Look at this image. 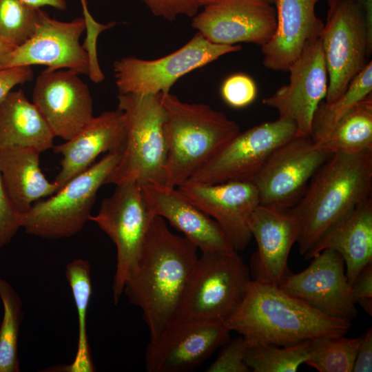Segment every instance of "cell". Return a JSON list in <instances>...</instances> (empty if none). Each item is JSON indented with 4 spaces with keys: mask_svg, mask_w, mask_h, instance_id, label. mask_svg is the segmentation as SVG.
I'll return each instance as SVG.
<instances>
[{
    "mask_svg": "<svg viewBox=\"0 0 372 372\" xmlns=\"http://www.w3.org/2000/svg\"><path fill=\"white\" fill-rule=\"evenodd\" d=\"M371 192L372 150L332 154L298 202L287 209L299 225L296 242L300 254L304 257Z\"/></svg>",
    "mask_w": 372,
    "mask_h": 372,
    "instance_id": "obj_3",
    "label": "cell"
},
{
    "mask_svg": "<svg viewBox=\"0 0 372 372\" xmlns=\"http://www.w3.org/2000/svg\"><path fill=\"white\" fill-rule=\"evenodd\" d=\"M276 25L274 6L262 0H219L203 7L192 21L208 41L227 45L251 43L262 47L272 39Z\"/></svg>",
    "mask_w": 372,
    "mask_h": 372,
    "instance_id": "obj_16",
    "label": "cell"
},
{
    "mask_svg": "<svg viewBox=\"0 0 372 372\" xmlns=\"http://www.w3.org/2000/svg\"><path fill=\"white\" fill-rule=\"evenodd\" d=\"M288 71L289 83L264 98L262 103L276 110L278 118L292 122L298 136H310L314 114L328 89V72L320 37L306 43Z\"/></svg>",
    "mask_w": 372,
    "mask_h": 372,
    "instance_id": "obj_13",
    "label": "cell"
},
{
    "mask_svg": "<svg viewBox=\"0 0 372 372\" xmlns=\"http://www.w3.org/2000/svg\"><path fill=\"white\" fill-rule=\"evenodd\" d=\"M65 276L72 290L78 316L77 350L72 363L54 369H59L56 371L94 372L96 368L87 335V313L92 292L89 262L81 258L71 261L66 266Z\"/></svg>",
    "mask_w": 372,
    "mask_h": 372,
    "instance_id": "obj_27",
    "label": "cell"
},
{
    "mask_svg": "<svg viewBox=\"0 0 372 372\" xmlns=\"http://www.w3.org/2000/svg\"><path fill=\"white\" fill-rule=\"evenodd\" d=\"M357 3L364 12L368 21L372 25V0H351Z\"/></svg>",
    "mask_w": 372,
    "mask_h": 372,
    "instance_id": "obj_44",
    "label": "cell"
},
{
    "mask_svg": "<svg viewBox=\"0 0 372 372\" xmlns=\"http://www.w3.org/2000/svg\"><path fill=\"white\" fill-rule=\"evenodd\" d=\"M54 138L39 110L22 91H10L0 100V149L34 148L41 153L53 148Z\"/></svg>",
    "mask_w": 372,
    "mask_h": 372,
    "instance_id": "obj_26",
    "label": "cell"
},
{
    "mask_svg": "<svg viewBox=\"0 0 372 372\" xmlns=\"http://www.w3.org/2000/svg\"><path fill=\"white\" fill-rule=\"evenodd\" d=\"M331 154L310 136H296L279 146L252 180L260 205L280 210L294 206Z\"/></svg>",
    "mask_w": 372,
    "mask_h": 372,
    "instance_id": "obj_11",
    "label": "cell"
},
{
    "mask_svg": "<svg viewBox=\"0 0 372 372\" xmlns=\"http://www.w3.org/2000/svg\"><path fill=\"white\" fill-rule=\"evenodd\" d=\"M216 359L210 364L207 372H249L247 356L250 345L240 336L229 339L222 347Z\"/></svg>",
    "mask_w": 372,
    "mask_h": 372,
    "instance_id": "obj_34",
    "label": "cell"
},
{
    "mask_svg": "<svg viewBox=\"0 0 372 372\" xmlns=\"http://www.w3.org/2000/svg\"><path fill=\"white\" fill-rule=\"evenodd\" d=\"M311 340L282 347L265 344L251 347L247 363L254 372H296L308 357Z\"/></svg>",
    "mask_w": 372,
    "mask_h": 372,
    "instance_id": "obj_32",
    "label": "cell"
},
{
    "mask_svg": "<svg viewBox=\"0 0 372 372\" xmlns=\"http://www.w3.org/2000/svg\"><path fill=\"white\" fill-rule=\"evenodd\" d=\"M141 187L153 214L168 220L202 253L234 250L218 223L177 188L156 184Z\"/></svg>",
    "mask_w": 372,
    "mask_h": 372,
    "instance_id": "obj_21",
    "label": "cell"
},
{
    "mask_svg": "<svg viewBox=\"0 0 372 372\" xmlns=\"http://www.w3.org/2000/svg\"><path fill=\"white\" fill-rule=\"evenodd\" d=\"M319 0H276L277 25L261 47L262 63L273 71H288L309 41L320 37L324 23L315 12Z\"/></svg>",
    "mask_w": 372,
    "mask_h": 372,
    "instance_id": "obj_23",
    "label": "cell"
},
{
    "mask_svg": "<svg viewBox=\"0 0 372 372\" xmlns=\"http://www.w3.org/2000/svg\"><path fill=\"white\" fill-rule=\"evenodd\" d=\"M176 188L218 223L234 249L238 251L247 247L252 238L248 221L260 205L258 192L253 182H186Z\"/></svg>",
    "mask_w": 372,
    "mask_h": 372,
    "instance_id": "obj_19",
    "label": "cell"
},
{
    "mask_svg": "<svg viewBox=\"0 0 372 372\" xmlns=\"http://www.w3.org/2000/svg\"><path fill=\"white\" fill-rule=\"evenodd\" d=\"M241 45L211 43L197 32L175 52L153 60L134 56L114 63V76L119 94H158L169 92L174 83L187 73L220 56L238 52Z\"/></svg>",
    "mask_w": 372,
    "mask_h": 372,
    "instance_id": "obj_10",
    "label": "cell"
},
{
    "mask_svg": "<svg viewBox=\"0 0 372 372\" xmlns=\"http://www.w3.org/2000/svg\"><path fill=\"white\" fill-rule=\"evenodd\" d=\"M353 300L370 316H372V262L366 264L352 282Z\"/></svg>",
    "mask_w": 372,
    "mask_h": 372,
    "instance_id": "obj_38",
    "label": "cell"
},
{
    "mask_svg": "<svg viewBox=\"0 0 372 372\" xmlns=\"http://www.w3.org/2000/svg\"><path fill=\"white\" fill-rule=\"evenodd\" d=\"M318 144L331 154L372 150V93L359 101Z\"/></svg>",
    "mask_w": 372,
    "mask_h": 372,
    "instance_id": "obj_28",
    "label": "cell"
},
{
    "mask_svg": "<svg viewBox=\"0 0 372 372\" xmlns=\"http://www.w3.org/2000/svg\"><path fill=\"white\" fill-rule=\"evenodd\" d=\"M160 94H118V108L125 117L126 137L121 159L108 183L165 185V115Z\"/></svg>",
    "mask_w": 372,
    "mask_h": 372,
    "instance_id": "obj_5",
    "label": "cell"
},
{
    "mask_svg": "<svg viewBox=\"0 0 372 372\" xmlns=\"http://www.w3.org/2000/svg\"><path fill=\"white\" fill-rule=\"evenodd\" d=\"M23 215L12 204L0 172V248L7 245L22 227Z\"/></svg>",
    "mask_w": 372,
    "mask_h": 372,
    "instance_id": "obj_36",
    "label": "cell"
},
{
    "mask_svg": "<svg viewBox=\"0 0 372 372\" xmlns=\"http://www.w3.org/2000/svg\"><path fill=\"white\" fill-rule=\"evenodd\" d=\"M278 287L329 316L351 321L357 316L344 260L335 250L326 249L316 254L307 268L291 272Z\"/></svg>",
    "mask_w": 372,
    "mask_h": 372,
    "instance_id": "obj_15",
    "label": "cell"
},
{
    "mask_svg": "<svg viewBox=\"0 0 372 372\" xmlns=\"http://www.w3.org/2000/svg\"><path fill=\"white\" fill-rule=\"evenodd\" d=\"M353 372L372 371V328L361 335L353 369Z\"/></svg>",
    "mask_w": 372,
    "mask_h": 372,
    "instance_id": "obj_41",
    "label": "cell"
},
{
    "mask_svg": "<svg viewBox=\"0 0 372 372\" xmlns=\"http://www.w3.org/2000/svg\"><path fill=\"white\" fill-rule=\"evenodd\" d=\"M125 137V117L118 108L94 116L76 136L64 143L54 145V152L62 156L61 169L54 181L58 191L92 166L101 154L123 152Z\"/></svg>",
    "mask_w": 372,
    "mask_h": 372,
    "instance_id": "obj_22",
    "label": "cell"
},
{
    "mask_svg": "<svg viewBox=\"0 0 372 372\" xmlns=\"http://www.w3.org/2000/svg\"><path fill=\"white\" fill-rule=\"evenodd\" d=\"M155 216L141 185L127 181L116 185L114 193L102 200L98 214L90 217L116 245V267L112 285L115 304L123 293Z\"/></svg>",
    "mask_w": 372,
    "mask_h": 372,
    "instance_id": "obj_9",
    "label": "cell"
},
{
    "mask_svg": "<svg viewBox=\"0 0 372 372\" xmlns=\"http://www.w3.org/2000/svg\"><path fill=\"white\" fill-rule=\"evenodd\" d=\"M262 1L271 5H274V3L276 1V0H262Z\"/></svg>",
    "mask_w": 372,
    "mask_h": 372,
    "instance_id": "obj_46",
    "label": "cell"
},
{
    "mask_svg": "<svg viewBox=\"0 0 372 372\" xmlns=\"http://www.w3.org/2000/svg\"><path fill=\"white\" fill-rule=\"evenodd\" d=\"M165 110L166 183L178 187L240 132L225 114L204 103L182 101L169 92L160 94Z\"/></svg>",
    "mask_w": 372,
    "mask_h": 372,
    "instance_id": "obj_4",
    "label": "cell"
},
{
    "mask_svg": "<svg viewBox=\"0 0 372 372\" xmlns=\"http://www.w3.org/2000/svg\"><path fill=\"white\" fill-rule=\"evenodd\" d=\"M329 249L342 256L346 275L352 284L360 270L372 262V197L358 204L344 220L331 227L304 256L311 259Z\"/></svg>",
    "mask_w": 372,
    "mask_h": 372,
    "instance_id": "obj_24",
    "label": "cell"
},
{
    "mask_svg": "<svg viewBox=\"0 0 372 372\" xmlns=\"http://www.w3.org/2000/svg\"><path fill=\"white\" fill-rule=\"evenodd\" d=\"M16 48L0 35V70L2 69L9 54Z\"/></svg>",
    "mask_w": 372,
    "mask_h": 372,
    "instance_id": "obj_43",
    "label": "cell"
},
{
    "mask_svg": "<svg viewBox=\"0 0 372 372\" xmlns=\"http://www.w3.org/2000/svg\"><path fill=\"white\" fill-rule=\"evenodd\" d=\"M3 316L0 326V372H19L18 338L23 318V302L14 289L0 278Z\"/></svg>",
    "mask_w": 372,
    "mask_h": 372,
    "instance_id": "obj_30",
    "label": "cell"
},
{
    "mask_svg": "<svg viewBox=\"0 0 372 372\" xmlns=\"http://www.w3.org/2000/svg\"><path fill=\"white\" fill-rule=\"evenodd\" d=\"M25 4L34 8H40L42 6H51L58 10H65L67 8L66 0H20Z\"/></svg>",
    "mask_w": 372,
    "mask_h": 372,
    "instance_id": "obj_42",
    "label": "cell"
},
{
    "mask_svg": "<svg viewBox=\"0 0 372 372\" xmlns=\"http://www.w3.org/2000/svg\"><path fill=\"white\" fill-rule=\"evenodd\" d=\"M122 152L107 153L55 194L35 202L23 216L21 227L48 239L70 238L81 231L90 220L98 191L108 183Z\"/></svg>",
    "mask_w": 372,
    "mask_h": 372,
    "instance_id": "obj_7",
    "label": "cell"
},
{
    "mask_svg": "<svg viewBox=\"0 0 372 372\" xmlns=\"http://www.w3.org/2000/svg\"><path fill=\"white\" fill-rule=\"evenodd\" d=\"M223 321L174 320L149 340L145 361L148 372H184L199 366L230 339Z\"/></svg>",
    "mask_w": 372,
    "mask_h": 372,
    "instance_id": "obj_14",
    "label": "cell"
},
{
    "mask_svg": "<svg viewBox=\"0 0 372 372\" xmlns=\"http://www.w3.org/2000/svg\"><path fill=\"white\" fill-rule=\"evenodd\" d=\"M38 150L27 147H12L0 149V172L8 194L23 216L41 198L58 191L39 166Z\"/></svg>",
    "mask_w": 372,
    "mask_h": 372,
    "instance_id": "obj_25",
    "label": "cell"
},
{
    "mask_svg": "<svg viewBox=\"0 0 372 372\" xmlns=\"http://www.w3.org/2000/svg\"><path fill=\"white\" fill-rule=\"evenodd\" d=\"M327 22L320 36L328 72L325 102L340 97L369 62L372 25L351 0H328Z\"/></svg>",
    "mask_w": 372,
    "mask_h": 372,
    "instance_id": "obj_8",
    "label": "cell"
},
{
    "mask_svg": "<svg viewBox=\"0 0 372 372\" xmlns=\"http://www.w3.org/2000/svg\"><path fill=\"white\" fill-rule=\"evenodd\" d=\"M248 225L257 244L251 261L253 280L278 286L291 273L288 258L298 238V223L287 209L259 205Z\"/></svg>",
    "mask_w": 372,
    "mask_h": 372,
    "instance_id": "obj_20",
    "label": "cell"
},
{
    "mask_svg": "<svg viewBox=\"0 0 372 372\" xmlns=\"http://www.w3.org/2000/svg\"><path fill=\"white\" fill-rule=\"evenodd\" d=\"M83 9V18L86 25V37L83 47L89 53H95L97 51L96 44L99 34L116 25L115 22L103 24L97 22L88 10L87 0H80Z\"/></svg>",
    "mask_w": 372,
    "mask_h": 372,
    "instance_id": "obj_39",
    "label": "cell"
},
{
    "mask_svg": "<svg viewBox=\"0 0 372 372\" xmlns=\"http://www.w3.org/2000/svg\"><path fill=\"white\" fill-rule=\"evenodd\" d=\"M194 3L198 8L205 7L210 4L214 3L219 0H192Z\"/></svg>",
    "mask_w": 372,
    "mask_h": 372,
    "instance_id": "obj_45",
    "label": "cell"
},
{
    "mask_svg": "<svg viewBox=\"0 0 372 372\" xmlns=\"http://www.w3.org/2000/svg\"><path fill=\"white\" fill-rule=\"evenodd\" d=\"M250 347H285L327 335H346L351 321L329 316L277 285L251 280L237 309L224 321Z\"/></svg>",
    "mask_w": 372,
    "mask_h": 372,
    "instance_id": "obj_2",
    "label": "cell"
},
{
    "mask_svg": "<svg viewBox=\"0 0 372 372\" xmlns=\"http://www.w3.org/2000/svg\"><path fill=\"white\" fill-rule=\"evenodd\" d=\"M33 72L31 66L14 67L0 70V100L13 87L31 81Z\"/></svg>",
    "mask_w": 372,
    "mask_h": 372,
    "instance_id": "obj_40",
    "label": "cell"
},
{
    "mask_svg": "<svg viewBox=\"0 0 372 372\" xmlns=\"http://www.w3.org/2000/svg\"><path fill=\"white\" fill-rule=\"evenodd\" d=\"M296 136L295 125L280 118L240 132L187 182H252L274 150Z\"/></svg>",
    "mask_w": 372,
    "mask_h": 372,
    "instance_id": "obj_12",
    "label": "cell"
},
{
    "mask_svg": "<svg viewBox=\"0 0 372 372\" xmlns=\"http://www.w3.org/2000/svg\"><path fill=\"white\" fill-rule=\"evenodd\" d=\"M344 336L327 335L312 339L304 364L320 372L353 371L361 335Z\"/></svg>",
    "mask_w": 372,
    "mask_h": 372,
    "instance_id": "obj_31",
    "label": "cell"
},
{
    "mask_svg": "<svg viewBox=\"0 0 372 372\" xmlns=\"http://www.w3.org/2000/svg\"><path fill=\"white\" fill-rule=\"evenodd\" d=\"M70 70L46 69L37 76L32 101L54 137L68 141L76 136L93 116L90 90Z\"/></svg>",
    "mask_w": 372,
    "mask_h": 372,
    "instance_id": "obj_18",
    "label": "cell"
},
{
    "mask_svg": "<svg viewBox=\"0 0 372 372\" xmlns=\"http://www.w3.org/2000/svg\"><path fill=\"white\" fill-rule=\"evenodd\" d=\"M156 17L173 21L180 15L194 17L198 8L192 0H139Z\"/></svg>",
    "mask_w": 372,
    "mask_h": 372,
    "instance_id": "obj_37",
    "label": "cell"
},
{
    "mask_svg": "<svg viewBox=\"0 0 372 372\" xmlns=\"http://www.w3.org/2000/svg\"><path fill=\"white\" fill-rule=\"evenodd\" d=\"M371 93L372 63L369 61L340 97L330 103H320L313 118L311 139L317 143L324 140L345 114Z\"/></svg>",
    "mask_w": 372,
    "mask_h": 372,
    "instance_id": "obj_29",
    "label": "cell"
},
{
    "mask_svg": "<svg viewBox=\"0 0 372 372\" xmlns=\"http://www.w3.org/2000/svg\"><path fill=\"white\" fill-rule=\"evenodd\" d=\"M198 256L192 242L172 233L163 218H154L123 289L129 302L141 309L150 340L175 320Z\"/></svg>",
    "mask_w": 372,
    "mask_h": 372,
    "instance_id": "obj_1",
    "label": "cell"
},
{
    "mask_svg": "<svg viewBox=\"0 0 372 372\" xmlns=\"http://www.w3.org/2000/svg\"><path fill=\"white\" fill-rule=\"evenodd\" d=\"M220 93L224 101L234 108H242L254 102L257 95L254 81L245 74H234L223 82Z\"/></svg>",
    "mask_w": 372,
    "mask_h": 372,
    "instance_id": "obj_35",
    "label": "cell"
},
{
    "mask_svg": "<svg viewBox=\"0 0 372 372\" xmlns=\"http://www.w3.org/2000/svg\"><path fill=\"white\" fill-rule=\"evenodd\" d=\"M85 30L83 17L64 22L41 10L33 36L9 54L2 69L42 65L50 70L67 69L88 75V54L79 42Z\"/></svg>",
    "mask_w": 372,
    "mask_h": 372,
    "instance_id": "obj_17",
    "label": "cell"
},
{
    "mask_svg": "<svg viewBox=\"0 0 372 372\" xmlns=\"http://www.w3.org/2000/svg\"><path fill=\"white\" fill-rule=\"evenodd\" d=\"M41 12L20 0H0V35L16 48L25 43L34 34Z\"/></svg>",
    "mask_w": 372,
    "mask_h": 372,
    "instance_id": "obj_33",
    "label": "cell"
},
{
    "mask_svg": "<svg viewBox=\"0 0 372 372\" xmlns=\"http://www.w3.org/2000/svg\"><path fill=\"white\" fill-rule=\"evenodd\" d=\"M250 269L238 251L203 252L190 275L175 320L225 321L242 302Z\"/></svg>",
    "mask_w": 372,
    "mask_h": 372,
    "instance_id": "obj_6",
    "label": "cell"
}]
</instances>
